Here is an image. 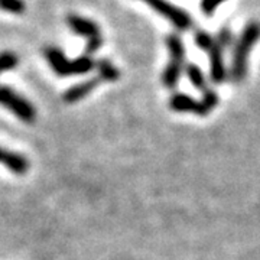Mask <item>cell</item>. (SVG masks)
Instances as JSON below:
<instances>
[{"instance_id":"6da1fadb","label":"cell","mask_w":260,"mask_h":260,"mask_svg":"<svg viewBox=\"0 0 260 260\" xmlns=\"http://www.w3.org/2000/svg\"><path fill=\"white\" fill-rule=\"evenodd\" d=\"M260 39V23L249 22L239 35L233 49L230 78L234 84H242L247 75V64L251 49Z\"/></svg>"},{"instance_id":"7a4b0ae2","label":"cell","mask_w":260,"mask_h":260,"mask_svg":"<svg viewBox=\"0 0 260 260\" xmlns=\"http://www.w3.org/2000/svg\"><path fill=\"white\" fill-rule=\"evenodd\" d=\"M44 54H45L48 64L54 70V73L61 77L87 74L95 67V62L90 55H81L74 61H70L64 52L55 47H47Z\"/></svg>"},{"instance_id":"3957f363","label":"cell","mask_w":260,"mask_h":260,"mask_svg":"<svg viewBox=\"0 0 260 260\" xmlns=\"http://www.w3.org/2000/svg\"><path fill=\"white\" fill-rule=\"evenodd\" d=\"M218 103L220 97L217 91L210 88L203 93L201 100H195L191 95H186L184 93L172 94L169 99V107L177 113H194L201 117H205L218 106Z\"/></svg>"},{"instance_id":"277c9868","label":"cell","mask_w":260,"mask_h":260,"mask_svg":"<svg viewBox=\"0 0 260 260\" xmlns=\"http://www.w3.org/2000/svg\"><path fill=\"white\" fill-rule=\"evenodd\" d=\"M167 47L171 55V61L162 74V83L167 88H175L184 71L185 64V45L178 34H169L167 37Z\"/></svg>"},{"instance_id":"5b68a950","label":"cell","mask_w":260,"mask_h":260,"mask_svg":"<svg viewBox=\"0 0 260 260\" xmlns=\"http://www.w3.org/2000/svg\"><path fill=\"white\" fill-rule=\"evenodd\" d=\"M0 106L6 107L25 123H34L37 119L35 107L25 97L5 85H0Z\"/></svg>"},{"instance_id":"8992f818","label":"cell","mask_w":260,"mask_h":260,"mask_svg":"<svg viewBox=\"0 0 260 260\" xmlns=\"http://www.w3.org/2000/svg\"><path fill=\"white\" fill-rule=\"evenodd\" d=\"M160 16L168 19L178 30H188L192 26V18L185 10L169 3L168 0H143Z\"/></svg>"},{"instance_id":"52a82bcc","label":"cell","mask_w":260,"mask_h":260,"mask_svg":"<svg viewBox=\"0 0 260 260\" xmlns=\"http://www.w3.org/2000/svg\"><path fill=\"white\" fill-rule=\"evenodd\" d=\"M67 23H68L70 28L74 30L75 34L87 38V41L103 38L102 32H100V26L94 20L83 18V16H78V15H70L67 18Z\"/></svg>"},{"instance_id":"ba28073f","label":"cell","mask_w":260,"mask_h":260,"mask_svg":"<svg viewBox=\"0 0 260 260\" xmlns=\"http://www.w3.org/2000/svg\"><path fill=\"white\" fill-rule=\"evenodd\" d=\"M207 54L210 56V75H211V81L214 84H223L227 80V70L224 64L223 49L217 45V42H214L213 47L207 51Z\"/></svg>"},{"instance_id":"9c48e42d","label":"cell","mask_w":260,"mask_h":260,"mask_svg":"<svg viewBox=\"0 0 260 260\" xmlns=\"http://www.w3.org/2000/svg\"><path fill=\"white\" fill-rule=\"evenodd\" d=\"M0 164L9 168L16 175H25L29 169V160L23 155L2 148H0Z\"/></svg>"},{"instance_id":"30bf717a","label":"cell","mask_w":260,"mask_h":260,"mask_svg":"<svg viewBox=\"0 0 260 260\" xmlns=\"http://www.w3.org/2000/svg\"><path fill=\"white\" fill-rule=\"evenodd\" d=\"M100 81H102V80H100L99 77H94V78H90V80H87V81L75 84V85H73L71 88H68V90L65 91L64 95H62V100H64L65 103H68V104L80 102V100H83L84 97H87L88 94L91 93L94 88L100 84Z\"/></svg>"},{"instance_id":"8fae6325","label":"cell","mask_w":260,"mask_h":260,"mask_svg":"<svg viewBox=\"0 0 260 260\" xmlns=\"http://www.w3.org/2000/svg\"><path fill=\"white\" fill-rule=\"evenodd\" d=\"M186 77L189 80V83L194 85L197 90L203 91L208 90V83H207V77H205L204 71L198 67L197 64H188L185 68Z\"/></svg>"},{"instance_id":"7c38bea8","label":"cell","mask_w":260,"mask_h":260,"mask_svg":"<svg viewBox=\"0 0 260 260\" xmlns=\"http://www.w3.org/2000/svg\"><path fill=\"white\" fill-rule=\"evenodd\" d=\"M97 71H99V78L102 81H109V83H114L120 78V71L112 64V61L103 58L100 61L95 62Z\"/></svg>"},{"instance_id":"4fadbf2b","label":"cell","mask_w":260,"mask_h":260,"mask_svg":"<svg viewBox=\"0 0 260 260\" xmlns=\"http://www.w3.org/2000/svg\"><path fill=\"white\" fill-rule=\"evenodd\" d=\"M194 39L197 47L200 48V49H203V51H205V52L213 47V44L215 42V38H214L210 32L203 30V29H200V30L195 32Z\"/></svg>"},{"instance_id":"5bb4252c","label":"cell","mask_w":260,"mask_h":260,"mask_svg":"<svg viewBox=\"0 0 260 260\" xmlns=\"http://www.w3.org/2000/svg\"><path fill=\"white\" fill-rule=\"evenodd\" d=\"M215 38V42L217 45L221 48V49H227V48L233 47V42H234V35H233V30L229 26H223V28L218 30L217 37Z\"/></svg>"},{"instance_id":"9a60e30c","label":"cell","mask_w":260,"mask_h":260,"mask_svg":"<svg viewBox=\"0 0 260 260\" xmlns=\"http://www.w3.org/2000/svg\"><path fill=\"white\" fill-rule=\"evenodd\" d=\"M18 62L19 59L18 56H16V54H13V52H10V51L2 52V54H0V74L13 70V68L18 65Z\"/></svg>"},{"instance_id":"2e32d148","label":"cell","mask_w":260,"mask_h":260,"mask_svg":"<svg viewBox=\"0 0 260 260\" xmlns=\"http://www.w3.org/2000/svg\"><path fill=\"white\" fill-rule=\"evenodd\" d=\"M0 9L9 13L20 15L25 12V3L23 0H0Z\"/></svg>"},{"instance_id":"e0dca14e","label":"cell","mask_w":260,"mask_h":260,"mask_svg":"<svg viewBox=\"0 0 260 260\" xmlns=\"http://www.w3.org/2000/svg\"><path fill=\"white\" fill-rule=\"evenodd\" d=\"M223 2L224 0H201V10L207 16H211Z\"/></svg>"}]
</instances>
